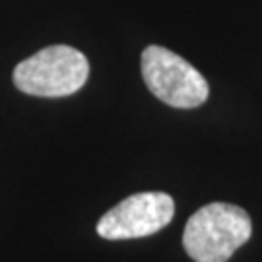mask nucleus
Wrapping results in <instances>:
<instances>
[{
	"instance_id": "nucleus-1",
	"label": "nucleus",
	"mask_w": 262,
	"mask_h": 262,
	"mask_svg": "<svg viewBox=\"0 0 262 262\" xmlns=\"http://www.w3.org/2000/svg\"><path fill=\"white\" fill-rule=\"evenodd\" d=\"M253 233V222L243 208L212 202L190 215L183 247L194 262H227Z\"/></svg>"
},
{
	"instance_id": "nucleus-2",
	"label": "nucleus",
	"mask_w": 262,
	"mask_h": 262,
	"mask_svg": "<svg viewBox=\"0 0 262 262\" xmlns=\"http://www.w3.org/2000/svg\"><path fill=\"white\" fill-rule=\"evenodd\" d=\"M90 76L84 53L70 45H51L21 60L14 70L19 92L37 97H66L82 90Z\"/></svg>"
},
{
	"instance_id": "nucleus-3",
	"label": "nucleus",
	"mask_w": 262,
	"mask_h": 262,
	"mask_svg": "<svg viewBox=\"0 0 262 262\" xmlns=\"http://www.w3.org/2000/svg\"><path fill=\"white\" fill-rule=\"evenodd\" d=\"M142 78L159 101L175 109L200 107L210 95L206 78L194 66L159 45L144 49Z\"/></svg>"
},
{
	"instance_id": "nucleus-4",
	"label": "nucleus",
	"mask_w": 262,
	"mask_h": 262,
	"mask_svg": "<svg viewBox=\"0 0 262 262\" xmlns=\"http://www.w3.org/2000/svg\"><path fill=\"white\" fill-rule=\"evenodd\" d=\"M175 215V202L165 192H136L97 222V233L109 241L140 239L158 233Z\"/></svg>"
}]
</instances>
